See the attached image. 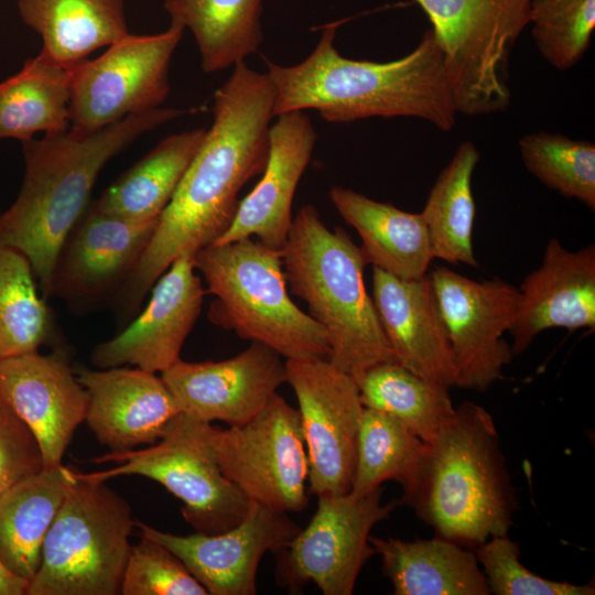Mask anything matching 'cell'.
Here are the masks:
<instances>
[{"mask_svg":"<svg viewBox=\"0 0 595 595\" xmlns=\"http://www.w3.org/2000/svg\"><path fill=\"white\" fill-rule=\"evenodd\" d=\"M77 379L88 394L85 421L110 452L158 442L178 412L161 377L141 368H79Z\"/></svg>","mask_w":595,"mask_h":595,"instance_id":"cell-22","label":"cell"},{"mask_svg":"<svg viewBox=\"0 0 595 595\" xmlns=\"http://www.w3.org/2000/svg\"><path fill=\"white\" fill-rule=\"evenodd\" d=\"M490 594L496 595H593L594 583L577 585L539 576L519 561L520 547L508 534L495 536L476 547Z\"/></svg>","mask_w":595,"mask_h":595,"instance_id":"cell-37","label":"cell"},{"mask_svg":"<svg viewBox=\"0 0 595 595\" xmlns=\"http://www.w3.org/2000/svg\"><path fill=\"white\" fill-rule=\"evenodd\" d=\"M383 489L365 495L317 497L304 529L277 554L275 580L289 591L313 583L324 595H350L366 562L376 554L369 542L375 524L388 519L398 500L382 504Z\"/></svg>","mask_w":595,"mask_h":595,"instance_id":"cell-12","label":"cell"},{"mask_svg":"<svg viewBox=\"0 0 595 595\" xmlns=\"http://www.w3.org/2000/svg\"><path fill=\"white\" fill-rule=\"evenodd\" d=\"M73 69L41 53L0 82V140L28 141L65 133L71 127L69 100Z\"/></svg>","mask_w":595,"mask_h":595,"instance_id":"cell-29","label":"cell"},{"mask_svg":"<svg viewBox=\"0 0 595 595\" xmlns=\"http://www.w3.org/2000/svg\"><path fill=\"white\" fill-rule=\"evenodd\" d=\"M0 398L35 435L44 467L61 465L88 408L87 391L66 354L56 349L50 355L34 351L1 359Z\"/></svg>","mask_w":595,"mask_h":595,"instance_id":"cell-18","label":"cell"},{"mask_svg":"<svg viewBox=\"0 0 595 595\" xmlns=\"http://www.w3.org/2000/svg\"><path fill=\"white\" fill-rule=\"evenodd\" d=\"M479 158L477 147L463 141L430 190L421 215L434 259L478 266L472 240L476 217L472 178Z\"/></svg>","mask_w":595,"mask_h":595,"instance_id":"cell-31","label":"cell"},{"mask_svg":"<svg viewBox=\"0 0 595 595\" xmlns=\"http://www.w3.org/2000/svg\"><path fill=\"white\" fill-rule=\"evenodd\" d=\"M269 129V156L262 177L239 202L228 229L213 244L257 237L263 246L283 249L292 225L298 184L309 165L316 131L304 111L281 113Z\"/></svg>","mask_w":595,"mask_h":595,"instance_id":"cell-21","label":"cell"},{"mask_svg":"<svg viewBox=\"0 0 595 595\" xmlns=\"http://www.w3.org/2000/svg\"><path fill=\"white\" fill-rule=\"evenodd\" d=\"M76 472L64 465L45 467L0 497V562L30 582L42 559L45 536Z\"/></svg>","mask_w":595,"mask_h":595,"instance_id":"cell-27","label":"cell"},{"mask_svg":"<svg viewBox=\"0 0 595 595\" xmlns=\"http://www.w3.org/2000/svg\"><path fill=\"white\" fill-rule=\"evenodd\" d=\"M285 281L328 337V360L355 380L396 361L364 282V252L342 228L329 230L313 205L292 219L281 250Z\"/></svg>","mask_w":595,"mask_h":595,"instance_id":"cell-5","label":"cell"},{"mask_svg":"<svg viewBox=\"0 0 595 595\" xmlns=\"http://www.w3.org/2000/svg\"><path fill=\"white\" fill-rule=\"evenodd\" d=\"M161 378L180 412L198 421L237 426L252 419L285 382V361L270 347L252 342L221 361L180 359Z\"/></svg>","mask_w":595,"mask_h":595,"instance_id":"cell-16","label":"cell"},{"mask_svg":"<svg viewBox=\"0 0 595 595\" xmlns=\"http://www.w3.org/2000/svg\"><path fill=\"white\" fill-rule=\"evenodd\" d=\"M29 582L21 578L0 562V595H25Z\"/></svg>","mask_w":595,"mask_h":595,"instance_id":"cell-40","label":"cell"},{"mask_svg":"<svg viewBox=\"0 0 595 595\" xmlns=\"http://www.w3.org/2000/svg\"><path fill=\"white\" fill-rule=\"evenodd\" d=\"M456 368V387L484 392L513 358L504 339L518 288L494 277L476 281L440 266L429 273Z\"/></svg>","mask_w":595,"mask_h":595,"instance_id":"cell-14","label":"cell"},{"mask_svg":"<svg viewBox=\"0 0 595 595\" xmlns=\"http://www.w3.org/2000/svg\"><path fill=\"white\" fill-rule=\"evenodd\" d=\"M74 483L42 548L25 595H116L131 551L136 521L129 504L97 482Z\"/></svg>","mask_w":595,"mask_h":595,"instance_id":"cell-7","label":"cell"},{"mask_svg":"<svg viewBox=\"0 0 595 595\" xmlns=\"http://www.w3.org/2000/svg\"><path fill=\"white\" fill-rule=\"evenodd\" d=\"M309 459V494L350 491L364 405L355 378L327 358L285 359Z\"/></svg>","mask_w":595,"mask_h":595,"instance_id":"cell-13","label":"cell"},{"mask_svg":"<svg viewBox=\"0 0 595 595\" xmlns=\"http://www.w3.org/2000/svg\"><path fill=\"white\" fill-rule=\"evenodd\" d=\"M136 526L141 537L173 552L209 595H255L264 554L284 549L301 529L288 513L255 501L238 524L216 534L177 536L140 521Z\"/></svg>","mask_w":595,"mask_h":595,"instance_id":"cell-15","label":"cell"},{"mask_svg":"<svg viewBox=\"0 0 595 595\" xmlns=\"http://www.w3.org/2000/svg\"><path fill=\"white\" fill-rule=\"evenodd\" d=\"M205 128L162 139L115 180L94 204L100 210L134 221L159 220L197 153Z\"/></svg>","mask_w":595,"mask_h":595,"instance_id":"cell-28","label":"cell"},{"mask_svg":"<svg viewBox=\"0 0 595 595\" xmlns=\"http://www.w3.org/2000/svg\"><path fill=\"white\" fill-rule=\"evenodd\" d=\"M194 255L177 257L152 286L143 312L117 336L94 348L91 361L96 367L132 365L162 372L181 359L205 294L195 274Z\"/></svg>","mask_w":595,"mask_h":595,"instance_id":"cell-17","label":"cell"},{"mask_svg":"<svg viewBox=\"0 0 595 595\" xmlns=\"http://www.w3.org/2000/svg\"><path fill=\"white\" fill-rule=\"evenodd\" d=\"M340 24H326L316 46L302 62L291 66L267 62L274 88V117L314 109L333 123L409 117L445 132L454 128L458 112L431 29L402 57L374 62L338 53L334 41Z\"/></svg>","mask_w":595,"mask_h":595,"instance_id":"cell-2","label":"cell"},{"mask_svg":"<svg viewBox=\"0 0 595 595\" xmlns=\"http://www.w3.org/2000/svg\"><path fill=\"white\" fill-rule=\"evenodd\" d=\"M431 22L458 113L508 108L509 57L530 24L531 0H413Z\"/></svg>","mask_w":595,"mask_h":595,"instance_id":"cell-8","label":"cell"},{"mask_svg":"<svg viewBox=\"0 0 595 595\" xmlns=\"http://www.w3.org/2000/svg\"><path fill=\"white\" fill-rule=\"evenodd\" d=\"M273 105L267 73L245 62L234 66L215 91L212 127L121 286L126 311L140 305L177 257L213 245L228 229L241 187L266 167Z\"/></svg>","mask_w":595,"mask_h":595,"instance_id":"cell-1","label":"cell"},{"mask_svg":"<svg viewBox=\"0 0 595 595\" xmlns=\"http://www.w3.org/2000/svg\"><path fill=\"white\" fill-rule=\"evenodd\" d=\"M195 270L215 296L208 318L261 343L285 359L327 358L326 331L300 310L286 291L281 252L244 238L195 252Z\"/></svg>","mask_w":595,"mask_h":595,"instance_id":"cell-6","label":"cell"},{"mask_svg":"<svg viewBox=\"0 0 595 595\" xmlns=\"http://www.w3.org/2000/svg\"><path fill=\"white\" fill-rule=\"evenodd\" d=\"M397 595H489L476 554L451 540L405 541L370 534Z\"/></svg>","mask_w":595,"mask_h":595,"instance_id":"cell-25","label":"cell"},{"mask_svg":"<svg viewBox=\"0 0 595 595\" xmlns=\"http://www.w3.org/2000/svg\"><path fill=\"white\" fill-rule=\"evenodd\" d=\"M518 148L526 169L542 184L595 210V144L561 133L522 136Z\"/></svg>","mask_w":595,"mask_h":595,"instance_id":"cell-35","label":"cell"},{"mask_svg":"<svg viewBox=\"0 0 595 595\" xmlns=\"http://www.w3.org/2000/svg\"><path fill=\"white\" fill-rule=\"evenodd\" d=\"M43 468V455L35 435L0 398V497Z\"/></svg>","mask_w":595,"mask_h":595,"instance_id":"cell-39","label":"cell"},{"mask_svg":"<svg viewBox=\"0 0 595 595\" xmlns=\"http://www.w3.org/2000/svg\"><path fill=\"white\" fill-rule=\"evenodd\" d=\"M54 336L53 317L20 251L0 246V360L37 351Z\"/></svg>","mask_w":595,"mask_h":595,"instance_id":"cell-33","label":"cell"},{"mask_svg":"<svg viewBox=\"0 0 595 595\" xmlns=\"http://www.w3.org/2000/svg\"><path fill=\"white\" fill-rule=\"evenodd\" d=\"M424 446V441L394 418L364 407L349 493L365 496L386 480H396L404 487L416 469Z\"/></svg>","mask_w":595,"mask_h":595,"instance_id":"cell-34","label":"cell"},{"mask_svg":"<svg viewBox=\"0 0 595 595\" xmlns=\"http://www.w3.org/2000/svg\"><path fill=\"white\" fill-rule=\"evenodd\" d=\"M530 24L543 60L558 71H567L591 44L595 0H531Z\"/></svg>","mask_w":595,"mask_h":595,"instance_id":"cell-36","label":"cell"},{"mask_svg":"<svg viewBox=\"0 0 595 595\" xmlns=\"http://www.w3.org/2000/svg\"><path fill=\"white\" fill-rule=\"evenodd\" d=\"M372 300L396 361L451 389L456 368L429 274L413 280L372 269Z\"/></svg>","mask_w":595,"mask_h":595,"instance_id":"cell-23","label":"cell"},{"mask_svg":"<svg viewBox=\"0 0 595 595\" xmlns=\"http://www.w3.org/2000/svg\"><path fill=\"white\" fill-rule=\"evenodd\" d=\"M159 220L134 221L105 213L94 202L65 240L55 263L52 294L91 300L127 281Z\"/></svg>","mask_w":595,"mask_h":595,"instance_id":"cell-20","label":"cell"},{"mask_svg":"<svg viewBox=\"0 0 595 595\" xmlns=\"http://www.w3.org/2000/svg\"><path fill=\"white\" fill-rule=\"evenodd\" d=\"M185 28L127 34L98 57L73 68L69 131L97 132L128 116L160 108L170 94L169 68Z\"/></svg>","mask_w":595,"mask_h":595,"instance_id":"cell-10","label":"cell"},{"mask_svg":"<svg viewBox=\"0 0 595 595\" xmlns=\"http://www.w3.org/2000/svg\"><path fill=\"white\" fill-rule=\"evenodd\" d=\"M210 426L178 412L154 444L106 453L93 462L117 466L77 476L97 482L134 475L150 478L182 501V515L196 532H224L244 519L250 500L221 472L210 443Z\"/></svg>","mask_w":595,"mask_h":595,"instance_id":"cell-9","label":"cell"},{"mask_svg":"<svg viewBox=\"0 0 595 595\" xmlns=\"http://www.w3.org/2000/svg\"><path fill=\"white\" fill-rule=\"evenodd\" d=\"M183 113L160 107L88 136L68 130L22 142L24 175L15 201L0 214V246L28 258L45 298L52 295L60 251L89 206L102 167L141 136Z\"/></svg>","mask_w":595,"mask_h":595,"instance_id":"cell-3","label":"cell"},{"mask_svg":"<svg viewBox=\"0 0 595 595\" xmlns=\"http://www.w3.org/2000/svg\"><path fill=\"white\" fill-rule=\"evenodd\" d=\"M328 195L338 214L358 232L367 263L404 280L426 274L434 258L421 213L404 212L337 185Z\"/></svg>","mask_w":595,"mask_h":595,"instance_id":"cell-24","label":"cell"},{"mask_svg":"<svg viewBox=\"0 0 595 595\" xmlns=\"http://www.w3.org/2000/svg\"><path fill=\"white\" fill-rule=\"evenodd\" d=\"M18 10L41 35L40 53L71 69L129 34L123 0H18Z\"/></svg>","mask_w":595,"mask_h":595,"instance_id":"cell-26","label":"cell"},{"mask_svg":"<svg viewBox=\"0 0 595 595\" xmlns=\"http://www.w3.org/2000/svg\"><path fill=\"white\" fill-rule=\"evenodd\" d=\"M550 328H595V245L571 251L558 238L545 245L541 264L518 288L513 356Z\"/></svg>","mask_w":595,"mask_h":595,"instance_id":"cell-19","label":"cell"},{"mask_svg":"<svg viewBox=\"0 0 595 595\" xmlns=\"http://www.w3.org/2000/svg\"><path fill=\"white\" fill-rule=\"evenodd\" d=\"M210 443L224 475L250 501L282 512L309 505V459L299 410L275 392L248 422L210 426Z\"/></svg>","mask_w":595,"mask_h":595,"instance_id":"cell-11","label":"cell"},{"mask_svg":"<svg viewBox=\"0 0 595 595\" xmlns=\"http://www.w3.org/2000/svg\"><path fill=\"white\" fill-rule=\"evenodd\" d=\"M263 0H164L171 21L193 33L202 69L216 73L236 66L263 41Z\"/></svg>","mask_w":595,"mask_h":595,"instance_id":"cell-30","label":"cell"},{"mask_svg":"<svg viewBox=\"0 0 595 595\" xmlns=\"http://www.w3.org/2000/svg\"><path fill=\"white\" fill-rule=\"evenodd\" d=\"M356 381L365 408L394 418L424 442H430L455 414L450 389L397 361L378 364Z\"/></svg>","mask_w":595,"mask_h":595,"instance_id":"cell-32","label":"cell"},{"mask_svg":"<svg viewBox=\"0 0 595 595\" xmlns=\"http://www.w3.org/2000/svg\"><path fill=\"white\" fill-rule=\"evenodd\" d=\"M402 490L399 505L412 508L436 537L466 547L508 534L518 509L494 419L469 401L425 442Z\"/></svg>","mask_w":595,"mask_h":595,"instance_id":"cell-4","label":"cell"},{"mask_svg":"<svg viewBox=\"0 0 595 595\" xmlns=\"http://www.w3.org/2000/svg\"><path fill=\"white\" fill-rule=\"evenodd\" d=\"M120 594L208 595L173 552L145 537L131 547Z\"/></svg>","mask_w":595,"mask_h":595,"instance_id":"cell-38","label":"cell"}]
</instances>
